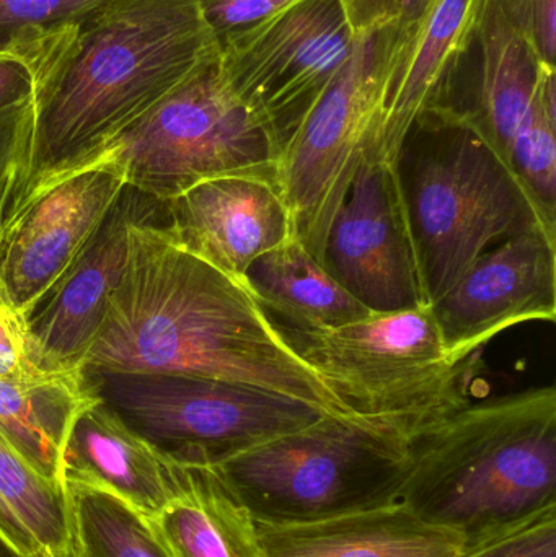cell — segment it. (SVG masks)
<instances>
[{
    "instance_id": "1",
    "label": "cell",
    "mask_w": 556,
    "mask_h": 557,
    "mask_svg": "<svg viewBox=\"0 0 556 557\" xmlns=\"http://www.w3.org/2000/svg\"><path fill=\"white\" fill-rule=\"evenodd\" d=\"M218 55L196 0H100L23 48L32 127L3 221Z\"/></svg>"
},
{
    "instance_id": "2",
    "label": "cell",
    "mask_w": 556,
    "mask_h": 557,
    "mask_svg": "<svg viewBox=\"0 0 556 557\" xmlns=\"http://www.w3.org/2000/svg\"><path fill=\"white\" fill-rule=\"evenodd\" d=\"M166 222L169 214L131 228L123 278L82 369L240 383L353 419L287 346L245 278L186 250Z\"/></svg>"
},
{
    "instance_id": "3",
    "label": "cell",
    "mask_w": 556,
    "mask_h": 557,
    "mask_svg": "<svg viewBox=\"0 0 556 557\" xmlns=\"http://www.w3.org/2000/svg\"><path fill=\"white\" fill-rule=\"evenodd\" d=\"M400 503L464 552L555 512V386L472 401L411 442Z\"/></svg>"
},
{
    "instance_id": "4",
    "label": "cell",
    "mask_w": 556,
    "mask_h": 557,
    "mask_svg": "<svg viewBox=\"0 0 556 557\" xmlns=\"http://www.w3.org/2000/svg\"><path fill=\"white\" fill-rule=\"evenodd\" d=\"M394 165L427 307L495 245L534 227L556 234L502 157L446 108L415 121Z\"/></svg>"
},
{
    "instance_id": "5",
    "label": "cell",
    "mask_w": 556,
    "mask_h": 557,
    "mask_svg": "<svg viewBox=\"0 0 556 557\" xmlns=\"http://www.w3.org/2000/svg\"><path fill=\"white\" fill-rule=\"evenodd\" d=\"M267 314L349 418L362 424L411 444L472 403L479 354L460 362L449 357L427 305L333 327L299 326Z\"/></svg>"
},
{
    "instance_id": "6",
    "label": "cell",
    "mask_w": 556,
    "mask_h": 557,
    "mask_svg": "<svg viewBox=\"0 0 556 557\" xmlns=\"http://www.w3.org/2000/svg\"><path fill=\"white\" fill-rule=\"evenodd\" d=\"M411 444L325 414L215 465L255 522L309 523L400 500Z\"/></svg>"
},
{
    "instance_id": "7",
    "label": "cell",
    "mask_w": 556,
    "mask_h": 557,
    "mask_svg": "<svg viewBox=\"0 0 556 557\" xmlns=\"http://www.w3.org/2000/svg\"><path fill=\"white\" fill-rule=\"evenodd\" d=\"M277 157L273 136L232 90L218 55L75 172L108 166L124 185L169 201L221 176L276 182Z\"/></svg>"
},
{
    "instance_id": "8",
    "label": "cell",
    "mask_w": 556,
    "mask_h": 557,
    "mask_svg": "<svg viewBox=\"0 0 556 557\" xmlns=\"http://www.w3.org/2000/svg\"><path fill=\"white\" fill-rule=\"evenodd\" d=\"M407 29L391 15L356 33L342 71L277 157L293 237L322 264L330 225L374 149Z\"/></svg>"
},
{
    "instance_id": "9",
    "label": "cell",
    "mask_w": 556,
    "mask_h": 557,
    "mask_svg": "<svg viewBox=\"0 0 556 557\" xmlns=\"http://www.w3.org/2000/svg\"><path fill=\"white\" fill-rule=\"evenodd\" d=\"M82 372L95 396L127 428L186 467H215L326 414L297 399L222 380Z\"/></svg>"
},
{
    "instance_id": "10",
    "label": "cell",
    "mask_w": 556,
    "mask_h": 557,
    "mask_svg": "<svg viewBox=\"0 0 556 557\" xmlns=\"http://www.w3.org/2000/svg\"><path fill=\"white\" fill-rule=\"evenodd\" d=\"M339 0H302L219 45L232 90L283 149L355 45Z\"/></svg>"
},
{
    "instance_id": "11",
    "label": "cell",
    "mask_w": 556,
    "mask_h": 557,
    "mask_svg": "<svg viewBox=\"0 0 556 557\" xmlns=\"http://www.w3.org/2000/svg\"><path fill=\"white\" fill-rule=\"evenodd\" d=\"M323 267L374 313L423 307L395 165L365 160L330 225Z\"/></svg>"
},
{
    "instance_id": "12",
    "label": "cell",
    "mask_w": 556,
    "mask_h": 557,
    "mask_svg": "<svg viewBox=\"0 0 556 557\" xmlns=\"http://www.w3.org/2000/svg\"><path fill=\"white\" fill-rule=\"evenodd\" d=\"M165 214V201L124 185L67 270L23 314L39 369H82L103 323L111 295L123 278L131 228Z\"/></svg>"
},
{
    "instance_id": "13",
    "label": "cell",
    "mask_w": 556,
    "mask_h": 557,
    "mask_svg": "<svg viewBox=\"0 0 556 557\" xmlns=\"http://www.w3.org/2000/svg\"><path fill=\"white\" fill-rule=\"evenodd\" d=\"M430 307L444 349L459 362L516 324L554 323L556 234L534 227L495 245Z\"/></svg>"
},
{
    "instance_id": "14",
    "label": "cell",
    "mask_w": 556,
    "mask_h": 557,
    "mask_svg": "<svg viewBox=\"0 0 556 557\" xmlns=\"http://www.w3.org/2000/svg\"><path fill=\"white\" fill-rule=\"evenodd\" d=\"M124 182L88 166L29 198L0 228V290L25 314L62 276L97 231Z\"/></svg>"
},
{
    "instance_id": "15",
    "label": "cell",
    "mask_w": 556,
    "mask_h": 557,
    "mask_svg": "<svg viewBox=\"0 0 556 557\" xmlns=\"http://www.w3.org/2000/svg\"><path fill=\"white\" fill-rule=\"evenodd\" d=\"M173 237L201 260L244 278L248 268L293 237L274 180L221 176L165 201Z\"/></svg>"
},
{
    "instance_id": "16",
    "label": "cell",
    "mask_w": 556,
    "mask_h": 557,
    "mask_svg": "<svg viewBox=\"0 0 556 557\" xmlns=\"http://www.w3.org/2000/svg\"><path fill=\"white\" fill-rule=\"evenodd\" d=\"M548 71L556 67L539 58L493 0L475 41L454 72L446 97L437 108L466 120L509 166L516 134Z\"/></svg>"
},
{
    "instance_id": "17",
    "label": "cell",
    "mask_w": 556,
    "mask_h": 557,
    "mask_svg": "<svg viewBox=\"0 0 556 557\" xmlns=\"http://www.w3.org/2000/svg\"><path fill=\"white\" fill-rule=\"evenodd\" d=\"M493 0H424L408 22L369 159L394 165L415 121L446 97L454 72L475 41Z\"/></svg>"
},
{
    "instance_id": "18",
    "label": "cell",
    "mask_w": 556,
    "mask_h": 557,
    "mask_svg": "<svg viewBox=\"0 0 556 557\" xmlns=\"http://www.w3.org/2000/svg\"><path fill=\"white\" fill-rule=\"evenodd\" d=\"M62 476L64 483L104 491L150 520L180 496L186 467L144 441L97 399L72 428Z\"/></svg>"
},
{
    "instance_id": "19",
    "label": "cell",
    "mask_w": 556,
    "mask_h": 557,
    "mask_svg": "<svg viewBox=\"0 0 556 557\" xmlns=\"http://www.w3.org/2000/svg\"><path fill=\"white\" fill-rule=\"evenodd\" d=\"M261 557H459L457 533L424 522L400 500L309 523L257 522Z\"/></svg>"
},
{
    "instance_id": "20",
    "label": "cell",
    "mask_w": 556,
    "mask_h": 557,
    "mask_svg": "<svg viewBox=\"0 0 556 557\" xmlns=\"http://www.w3.org/2000/svg\"><path fill=\"white\" fill-rule=\"evenodd\" d=\"M97 399L82 369L0 379V437L41 476L64 483L69 435Z\"/></svg>"
},
{
    "instance_id": "21",
    "label": "cell",
    "mask_w": 556,
    "mask_h": 557,
    "mask_svg": "<svg viewBox=\"0 0 556 557\" xmlns=\"http://www.w3.org/2000/svg\"><path fill=\"white\" fill-rule=\"evenodd\" d=\"M149 523L173 557H261L257 522L212 467H186L182 493Z\"/></svg>"
},
{
    "instance_id": "22",
    "label": "cell",
    "mask_w": 556,
    "mask_h": 557,
    "mask_svg": "<svg viewBox=\"0 0 556 557\" xmlns=\"http://www.w3.org/2000/svg\"><path fill=\"white\" fill-rule=\"evenodd\" d=\"M244 278L267 313L299 326H342L374 313L294 237L258 258Z\"/></svg>"
},
{
    "instance_id": "23",
    "label": "cell",
    "mask_w": 556,
    "mask_h": 557,
    "mask_svg": "<svg viewBox=\"0 0 556 557\" xmlns=\"http://www.w3.org/2000/svg\"><path fill=\"white\" fill-rule=\"evenodd\" d=\"M71 500V557H173L146 517L104 491L65 483Z\"/></svg>"
},
{
    "instance_id": "24",
    "label": "cell",
    "mask_w": 556,
    "mask_h": 557,
    "mask_svg": "<svg viewBox=\"0 0 556 557\" xmlns=\"http://www.w3.org/2000/svg\"><path fill=\"white\" fill-rule=\"evenodd\" d=\"M0 497L46 557H71L67 486L41 476L0 437Z\"/></svg>"
},
{
    "instance_id": "25",
    "label": "cell",
    "mask_w": 556,
    "mask_h": 557,
    "mask_svg": "<svg viewBox=\"0 0 556 557\" xmlns=\"http://www.w3.org/2000/svg\"><path fill=\"white\" fill-rule=\"evenodd\" d=\"M509 169L556 232V71L542 78L531 111L512 143Z\"/></svg>"
},
{
    "instance_id": "26",
    "label": "cell",
    "mask_w": 556,
    "mask_h": 557,
    "mask_svg": "<svg viewBox=\"0 0 556 557\" xmlns=\"http://www.w3.org/2000/svg\"><path fill=\"white\" fill-rule=\"evenodd\" d=\"M32 116V72L20 59L2 55L0 58V183H7L10 188L25 156Z\"/></svg>"
},
{
    "instance_id": "27",
    "label": "cell",
    "mask_w": 556,
    "mask_h": 557,
    "mask_svg": "<svg viewBox=\"0 0 556 557\" xmlns=\"http://www.w3.org/2000/svg\"><path fill=\"white\" fill-rule=\"evenodd\" d=\"M100 0H0V55H16Z\"/></svg>"
},
{
    "instance_id": "28",
    "label": "cell",
    "mask_w": 556,
    "mask_h": 557,
    "mask_svg": "<svg viewBox=\"0 0 556 557\" xmlns=\"http://www.w3.org/2000/svg\"><path fill=\"white\" fill-rule=\"evenodd\" d=\"M302 0H196L218 45Z\"/></svg>"
},
{
    "instance_id": "29",
    "label": "cell",
    "mask_w": 556,
    "mask_h": 557,
    "mask_svg": "<svg viewBox=\"0 0 556 557\" xmlns=\"http://www.w3.org/2000/svg\"><path fill=\"white\" fill-rule=\"evenodd\" d=\"M506 18L528 39L539 58L555 65L556 0H495Z\"/></svg>"
},
{
    "instance_id": "30",
    "label": "cell",
    "mask_w": 556,
    "mask_h": 557,
    "mask_svg": "<svg viewBox=\"0 0 556 557\" xmlns=\"http://www.w3.org/2000/svg\"><path fill=\"white\" fill-rule=\"evenodd\" d=\"M459 557H556V510Z\"/></svg>"
},
{
    "instance_id": "31",
    "label": "cell",
    "mask_w": 556,
    "mask_h": 557,
    "mask_svg": "<svg viewBox=\"0 0 556 557\" xmlns=\"http://www.w3.org/2000/svg\"><path fill=\"white\" fill-rule=\"evenodd\" d=\"M41 370L33 356L23 314L0 290V379Z\"/></svg>"
},
{
    "instance_id": "32",
    "label": "cell",
    "mask_w": 556,
    "mask_h": 557,
    "mask_svg": "<svg viewBox=\"0 0 556 557\" xmlns=\"http://www.w3.org/2000/svg\"><path fill=\"white\" fill-rule=\"evenodd\" d=\"M339 3L355 33L369 28L385 16L395 15L392 0H339Z\"/></svg>"
},
{
    "instance_id": "33",
    "label": "cell",
    "mask_w": 556,
    "mask_h": 557,
    "mask_svg": "<svg viewBox=\"0 0 556 557\" xmlns=\"http://www.w3.org/2000/svg\"><path fill=\"white\" fill-rule=\"evenodd\" d=\"M0 539L22 555L29 557L42 555L32 533L16 519L15 513L3 503L2 497H0Z\"/></svg>"
},
{
    "instance_id": "34",
    "label": "cell",
    "mask_w": 556,
    "mask_h": 557,
    "mask_svg": "<svg viewBox=\"0 0 556 557\" xmlns=\"http://www.w3.org/2000/svg\"><path fill=\"white\" fill-rule=\"evenodd\" d=\"M423 3L424 0H392L395 15L400 16L405 22L417 18Z\"/></svg>"
},
{
    "instance_id": "35",
    "label": "cell",
    "mask_w": 556,
    "mask_h": 557,
    "mask_svg": "<svg viewBox=\"0 0 556 557\" xmlns=\"http://www.w3.org/2000/svg\"><path fill=\"white\" fill-rule=\"evenodd\" d=\"M10 185L0 183V228H2L3 211H5L7 198H9Z\"/></svg>"
},
{
    "instance_id": "36",
    "label": "cell",
    "mask_w": 556,
    "mask_h": 557,
    "mask_svg": "<svg viewBox=\"0 0 556 557\" xmlns=\"http://www.w3.org/2000/svg\"><path fill=\"white\" fill-rule=\"evenodd\" d=\"M0 557H29L22 555V553L15 552L12 546L7 545L2 539H0ZM33 557H46L45 555L33 556Z\"/></svg>"
},
{
    "instance_id": "37",
    "label": "cell",
    "mask_w": 556,
    "mask_h": 557,
    "mask_svg": "<svg viewBox=\"0 0 556 557\" xmlns=\"http://www.w3.org/2000/svg\"><path fill=\"white\" fill-rule=\"evenodd\" d=\"M0 58H2V55H0Z\"/></svg>"
}]
</instances>
